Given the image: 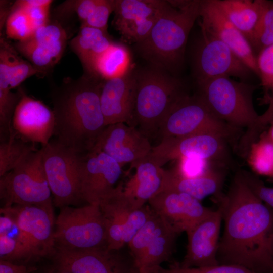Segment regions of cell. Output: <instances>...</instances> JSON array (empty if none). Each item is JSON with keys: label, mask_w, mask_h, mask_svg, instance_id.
Wrapping results in <instances>:
<instances>
[{"label": "cell", "mask_w": 273, "mask_h": 273, "mask_svg": "<svg viewBox=\"0 0 273 273\" xmlns=\"http://www.w3.org/2000/svg\"><path fill=\"white\" fill-rule=\"evenodd\" d=\"M218 200L224 222L217 255L219 264L273 273V210L253 193L239 171L227 193Z\"/></svg>", "instance_id": "1"}, {"label": "cell", "mask_w": 273, "mask_h": 273, "mask_svg": "<svg viewBox=\"0 0 273 273\" xmlns=\"http://www.w3.org/2000/svg\"><path fill=\"white\" fill-rule=\"evenodd\" d=\"M104 81L87 73L51 92L54 139L78 153L90 151L106 126L100 104Z\"/></svg>", "instance_id": "2"}, {"label": "cell", "mask_w": 273, "mask_h": 273, "mask_svg": "<svg viewBox=\"0 0 273 273\" xmlns=\"http://www.w3.org/2000/svg\"><path fill=\"white\" fill-rule=\"evenodd\" d=\"M147 36L136 43L140 56L171 74L180 67L190 32L199 16L200 1H168Z\"/></svg>", "instance_id": "3"}, {"label": "cell", "mask_w": 273, "mask_h": 273, "mask_svg": "<svg viewBox=\"0 0 273 273\" xmlns=\"http://www.w3.org/2000/svg\"><path fill=\"white\" fill-rule=\"evenodd\" d=\"M136 82L133 125L147 137L158 131L173 105L187 94L182 81L155 66L135 70Z\"/></svg>", "instance_id": "4"}, {"label": "cell", "mask_w": 273, "mask_h": 273, "mask_svg": "<svg viewBox=\"0 0 273 273\" xmlns=\"http://www.w3.org/2000/svg\"><path fill=\"white\" fill-rule=\"evenodd\" d=\"M197 96L217 118L228 124L249 130L259 115L253 102L257 86L219 76L196 81Z\"/></svg>", "instance_id": "5"}, {"label": "cell", "mask_w": 273, "mask_h": 273, "mask_svg": "<svg viewBox=\"0 0 273 273\" xmlns=\"http://www.w3.org/2000/svg\"><path fill=\"white\" fill-rule=\"evenodd\" d=\"M240 129L215 116L197 95L187 94L171 108L158 131L161 139L210 134L230 141L236 139Z\"/></svg>", "instance_id": "6"}, {"label": "cell", "mask_w": 273, "mask_h": 273, "mask_svg": "<svg viewBox=\"0 0 273 273\" xmlns=\"http://www.w3.org/2000/svg\"><path fill=\"white\" fill-rule=\"evenodd\" d=\"M52 195L43 168L41 148L0 178L3 206H52Z\"/></svg>", "instance_id": "7"}, {"label": "cell", "mask_w": 273, "mask_h": 273, "mask_svg": "<svg viewBox=\"0 0 273 273\" xmlns=\"http://www.w3.org/2000/svg\"><path fill=\"white\" fill-rule=\"evenodd\" d=\"M55 246L85 250L107 247L106 229L98 204L60 208L55 220Z\"/></svg>", "instance_id": "8"}, {"label": "cell", "mask_w": 273, "mask_h": 273, "mask_svg": "<svg viewBox=\"0 0 273 273\" xmlns=\"http://www.w3.org/2000/svg\"><path fill=\"white\" fill-rule=\"evenodd\" d=\"M41 148L43 168L54 205L61 208L82 201L79 177L81 154L55 139Z\"/></svg>", "instance_id": "9"}, {"label": "cell", "mask_w": 273, "mask_h": 273, "mask_svg": "<svg viewBox=\"0 0 273 273\" xmlns=\"http://www.w3.org/2000/svg\"><path fill=\"white\" fill-rule=\"evenodd\" d=\"M179 233L160 215H153L127 245L139 273H159L172 254Z\"/></svg>", "instance_id": "10"}, {"label": "cell", "mask_w": 273, "mask_h": 273, "mask_svg": "<svg viewBox=\"0 0 273 273\" xmlns=\"http://www.w3.org/2000/svg\"><path fill=\"white\" fill-rule=\"evenodd\" d=\"M9 214L18 230V237L28 250L31 258L52 256L55 248V219L53 205L2 206L1 210Z\"/></svg>", "instance_id": "11"}, {"label": "cell", "mask_w": 273, "mask_h": 273, "mask_svg": "<svg viewBox=\"0 0 273 273\" xmlns=\"http://www.w3.org/2000/svg\"><path fill=\"white\" fill-rule=\"evenodd\" d=\"M107 247L85 250L55 246L54 264L72 273H139L130 254Z\"/></svg>", "instance_id": "12"}, {"label": "cell", "mask_w": 273, "mask_h": 273, "mask_svg": "<svg viewBox=\"0 0 273 273\" xmlns=\"http://www.w3.org/2000/svg\"><path fill=\"white\" fill-rule=\"evenodd\" d=\"M226 142L223 138L210 134L164 138L152 147L147 157L160 167L168 161L184 157L222 163L229 156Z\"/></svg>", "instance_id": "13"}, {"label": "cell", "mask_w": 273, "mask_h": 273, "mask_svg": "<svg viewBox=\"0 0 273 273\" xmlns=\"http://www.w3.org/2000/svg\"><path fill=\"white\" fill-rule=\"evenodd\" d=\"M194 57L196 81L219 76L244 80L251 70L224 43L203 31Z\"/></svg>", "instance_id": "14"}, {"label": "cell", "mask_w": 273, "mask_h": 273, "mask_svg": "<svg viewBox=\"0 0 273 273\" xmlns=\"http://www.w3.org/2000/svg\"><path fill=\"white\" fill-rule=\"evenodd\" d=\"M122 166L101 151L91 150L80 155L79 177L81 199L89 204H98L116 186Z\"/></svg>", "instance_id": "15"}, {"label": "cell", "mask_w": 273, "mask_h": 273, "mask_svg": "<svg viewBox=\"0 0 273 273\" xmlns=\"http://www.w3.org/2000/svg\"><path fill=\"white\" fill-rule=\"evenodd\" d=\"M168 4V1L115 0L112 24L124 40L144 39Z\"/></svg>", "instance_id": "16"}, {"label": "cell", "mask_w": 273, "mask_h": 273, "mask_svg": "<svg viewBox=\"0 0 273 273\" xmlns=\"http://www.w3.org/2000/svg\"><path fill=\"white\" fill-rule=\"evenodd\" d=\"M152 147L148 137L135 126L117 123L104 128L92 150L104 153L122 167L147 157Z\"/></svg>", "instance_id": "17"}, {"label": "cell", "mask_w": 273, "mask_h": 273, "mask_svg": "<svg viewBox=\"0 0 273 273\" xmlns=\"http://www.w3.org/2000/svg\"><path fill=\"white\" fill-rule=\"evenodd\" d=\"M12 134L16 137L28 143L45 146L54 135L53 111L21 89V96L12 118Z\"/></svg>", "instance_id": "18"}, {"label": "cell", "mask_w": 273, "mask_h": 273, "mask_svg": "<svg viewBox=\"0 0 273 273\" xmlns=\"http://www.w3.org/2000/svg\"><path fill=\"white\" fill-rule=\"evenodd\" d=\"M199 18L201 31L224 43L253 73L258 75L256 56L249 41L225 17L214 0L200 1Z\"/></svg>", "instance_id": "19"}, {"label": "cell", "mask_w": 273, "mask_h": 273, "mask_svg": "<svg viewBox=\"0 0 273 273\" xmlns=\"http://www.w3.org/2000/svg\"><path fill=\"white\" fill-rule=\"evenodd\" d=\"M148 202L179 234L188 232L213 211L191 196L173 191H160Z\"/></svg>", "instance_id": "20"}, {"label": "cell", "mask_w": 273, "mask_h": 273, "mask_svg": "<svg viewBox=\"0 0 273 273\" xmlns=\"http://www.w3.org/2000/svg\"><path fill=\"white\" fill-rule=\"evenodd\" d=\"M123 183H119L98 205L104 218L107 236V248L119 250L127 244L134 222L133 212L140 208L125 194Z\"/></svg>", "instance_id": "21"}, {"label": "cell", "mask_w": 273, "mask_h": 273, "mask_svg": "<svg viewBox=\"0 0 273 273\" xmlns=\"http://www.w3.org/2000/svg\"><path fill=\"white\" fill-rule=\"evenodd\" d=\"M67 39L66 31L59 23H49L36 30L27 39L13 46L42 75L59 61Z\"/></svg>", "instance_id": "22"}, {"label": "cell", "mask_w": 273, "mask_h": 273, "mask_svg": "<svg viewBox=\"0 0 273 273\" xmlns=\"http://www.w3.org/2000/svg\"><path fill=\"white\" fill-rule=\"evenodd\" d=\"M222 221V211L218 207L187 233V252L183 261L177 265L179 267H205L219 264L217 255Z\"/></svg>", "instance_id": "23"}, {"label": "cell", "mask_w": 273, "mask_h": 273, "mask_svg": "<svg viewBox=\"0 0 273 273\" xmlns=\"http://www.w3.org/2000/svg\"><path fill=\"white\" fill-rule=\"evenodd\" d=\"M136 89L133 68L122 76L104 81L100 104L106 126L117 123L133 125Z\"/></svg>", "instance_id": "24"}, {"label": "cell", "mask_w": 273, "mask_h": 273, "mask_svg": "<svg viewBox=\"0 0 273 273\" xmlns=\"http://www.w3.org/2000/svg\"><path fill=\"white\" fill-rule=\"evenodd\" d=\"M135 173L130 177L123 190L138 208H141L161 188L164 169L146 157L131 164Z\"/></svg>", "instance_id": "25"}, {"label": "cell", "mask_w": 273, "mask_h": 273, "mask_svg": "<svg viewBox=\"0 0 273 273\" xmlns=\"http://www.w3.org/2000/svg\"><path fill=\"white\" fill-rule=\"evenodd\" d=\"M224 180L223 174L213 168L206 174L196 178H185L171 169L164 170L160 191H173L188 194L201 201L216 195L219 196Z\"/></svg>", "instance_id": "26"}, {"label": "cell", "mask_w": 273, "mask_h": 273, "mask_svg": "<svg viewBox=\"0 0 273 273\" xmlns=\"http://www.w3.org/2000/svg\"><path fill=\"white\" fill-rule=\"evenodd\" d=\"M225 17L250 41L264 0H214Z\"/></svg>", "instance_id": "27"}, {"label": "cell", "mask_w": 273, "mask_h": 273, "mask_svg": "<svg viewBox=\"0 0 273 273\" xmlns=\"http://www.w3.org/2000/svg\"><path fill=\"white\" fill-rule=\"evenodd\" d=\"M107 32L81 25L79 31L70 42V48L89 73L98 58L112 44Z\"/></svg>", "instance_id": "28"}, {"label": "cell", "mask_w": 273, "mask_h": 273, "mask_svg": "<svg viewBox=\"0 0 273 273\" xmlns=\"http://www.w3.org/2000/svg\"><path fill=\"white\" fill-rule=\"evenodd\" d=\"M132 68L128 48L113 42L98 58L89 74L105 81L122 76Z\"/></svg>", "instance_id": "29"}, {"label": "cell", "mask_w": 273, "mask_h": 273, "mask_svg": "<svg viewBox=\"0 0 273 273\" xmlns=\"http://www.w3.org/2000/svg\"><path fill=\"white\" fill-rule=\"evenodd\" d=\"M38 150L35 144L13 134L0 143V177L18 166L29 154Z\"/></svg>", "instance_id": "30"}, {"label": "cell", "mask_w": 273, "mask_h": 273, "mask_svg": "<svg viewBox=\"0 0 273 273\" xmlns=\"http://www.w3.org/2000/svg\"><path fill=\"white\" fill-rule=\"evenodd\" d=\"M246 155L247 162L255 173L273 178V143L265 131L250 145Z\"/></svg>", "instance_id": "31"}, {"label": "cell", "mask_w": 273, "mask_h": 273, "mask_svg": "<svg viewBox=\"0 0 273 273\" xmlns=\"http://www.w3.org/2000/svg\"><path fill=\"white\" fill-rule=\"evenodd\" d=\"M256 56L273 44V1L264 0L262 11L249 41Z\"/></svg>", "instance_id": "32"}, {"label": "cell", "mask_w": 273, "mask_h": 273, "mask_svg": "<svg viewBox=\"0 0 273 273\" xmlns=\"http://www.w3.org/2000/svg\"><path fill=\"white\" fill-rule=\"evenodd\" d=\"M267 94L268 107L258 119L251 129L246 131L242 136L239 144V149L242 155H246L250 145L258 139L260 134L265 131L266 127L273 121V86ZM266 93V94H267Z\"/></svg>", "instance_id": "33"}, {"label": "cell", "mask_w": 273, "mask_h": 273, "mask_svg": "<svg viewBox=\"0 0 273 273\" xmlns=\"http://www.w3.org/2000/svg\"><path fill=\"white\" fill-rule=\"evenodd\" d=\"M26 12L13 8L6 22V33L9 38L18 41L25 40L34 33Z\"/></svg>", "instance_id": "34"}, {"label": "cell", "mask_w": 273, "mask_h": 273, "mask_svg": "<svg viewBox=\"0 0 273 273\" xmlns=\"http://www.w3.org/2000/svg\"><path fill=\"white\" fill-rule=\"evenodd\" d=\"M0 259L16 263L17 261L31 259L28 250L19 239L18 229L15 236L10 233L0 234Z\"/></svg>", "instance_id": "35"}, {"label": "cell", "mask_w": 273, "mask_h": 273, "mask_svg": "<svg viewBox=\"0 0 273 273\" xmlns=\"http://www.w3.org/2000/svg\"><path fill=\"white\" fill-rule=\"evenodd\" d=\"M172 171L185 178H196L206 174L213 168L211 161L195 157H184L178 159Z\"/></svg>", "instance_id": "36"}, {"label": "cell", "mask_w": 273, "mask_h": 273, "mask_svg": "<svg viewBox=\"0 0 273 273\" xmlns=\"http://www.w3.org/2000/svg\"><path fill=\"white\" fill-rule=\"evenodd\" d=\"M261 85L267 93L273 86V44L262 49L256 55Z\"/></svg>", "instance_id": "37"}, {"label": "cell", "mask_w": 273, "mask_h": 273, "mask_svg": "<svg viewBox=\"0 0 273 273\" xmlns=\"http://www.w3.org/2000/svg\"><path fill=\"white\" fill-rule=\"evenodd\" d=\"M115 0H99L87 19L81 25H86L107 32V23L110 15L114 12Z\"/></svg>", "instance_id": "38"}, {"label": "cell", "mask_w": 273, "mask_h": 273, "mask_svg": "<svg viewBox=\"0 0 273 273\" xmlns=\"http://www.w3.org/2000/svg\"><path fill=\"white\" fill-rule=\"evenodd\" d=\"M163 271L165 273H256L235 264H218L205 267L181 268L177 265Z\"/></svg>", "instance_id": "39"}, {"label": "cell", "mask_w": 273, "mask_h": 273, "mask_svg": "<svg viewBox=\"0 0 273 273\" xmlns=\"http://www.w3.org/2000/svg\"><path fill=\"white\" fill-rule=\"evenodd\" d=\"M239 173L253 193L273 210V188L265 186L258 177L248 171L241 170Z\"/></svg>", "instance_id": "40"}, {"label": "cell", "mask_w": 273, "mask_h": 273, "mask_svg": "<svg viewBox=\"0 0 273 273\" xmlns=\"http://www.w3.org/2000/svg\"><path fill=\"white\" fill-rule=\"evenodd\" d=\"M50 6L38 7L25 11L34 31L49 23V15Z\"/></svg>", "instance_id": "41"}, {"label": "cell", "mask_w": 273, "mask_h": 273, "mask_svg": "<svg viewBox=\"0 0 273 273\" xmlns=\"http://www.w3.org/2000/svg\"><path fill=\"white\" fill-rule=\"evenodd\" d=\"M37 269L35 266L0 259V273H33Z\"/></svg>", "instance_id": "42"}, {"label": "cell", "mask_w": 273, "mask_h": 273, "mask_svg": "<svg viewBox=\"0 0 273 273\" xmlns=\"http://www.w3.org/2000/svg\"><path fill=\"white\" fill-rule=\"evenodd\" d=\"M99 0H81L75 1V11L81 20L84 23L92 13L97 5Z\"/></svg>", "instance_id": "43"}, {"label": "cell", "mask_w": 273, "mask_h": 273, "mask_svg": "<svg viewBox=\"0 0 273 273\" xmlns=\"http://www.w3.org/2000/svg\"><path fill=\"white\" fill-rule=\"evenodd\" d=\"M52 2L51 0H20L15 2L13 8L27 11L36 7L51 6Z\"/></svg>", "instance_id": "44"}, {"label": "cell", "mask_w": 273, "mask_h": 273, "mask_svg": "<svg viewBox=\"0 0 273 273\" xmlns=\"http://www.w3.org/2000/svg\"><path fill=\"white\" fill-rule=\"evenodd\" d=\"M33 273H72L67 270L60 268L54 264L40 270L38 269Z\"/></svg>", "instance_id": "45"}, {"label": "cell", "mask_w": 273, "mask_h": 273, "mask_svg": "<svg viewBox=\"0 0 273 273\" xmlns=\"http://www.w3.org/2000/svg\"><path fill=\"white\" fill-rule=\"evenodd\" d=\"M269 125L268 129L265 130V132L268 139L273 143V121Z\"/></svg>", "instance_id": "46"}, {"label": "cell", "mask_w": 273, "mask_h": 273, "mask_svg": "<svg viewBox=\"0 0 273 273\" xmlns=\"http://www.w3.org/2000/svg\"><path fill=\"white\" fill-rule=\"evenodd\" d=\"M271 251L273 255V235H272V237L271 239Z\"/></svg>", "instance_id": "47"}, {"label": "cell", "mask_w": 273, "mask_h": 273, "mask_svg": "<svg viewBox=\"0 0 273 273\" xmlns=\"http://www.w3.org/2000/svg\"><path fill=\"white\" fill-rule=\"evenodd\" d=\"M163 268H162L161 269V270H160V272L159 273H165V272H163Z\"/></svg>", "instance_id": "48"}]
</instances>
